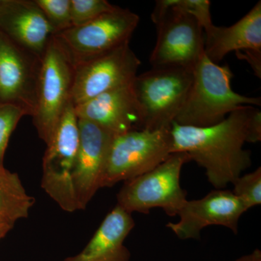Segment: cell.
<instances>
[{
	"label": "cell",
	"mask_w": 261,
	"mask_h": 261,
	"mask_svg": "<svg viewBox=\"0 0 261 261\" xmlns=\"http://www.w3.org/2000/svg\"><path fill=\"white\" fill-rule=\"evenodd\" d=\"M261 140V112L258 108H255L249 122L247 142L256 143Z\"/></svg>",
	"instance_id": "24"
},
{
	"label": "cell",
	"mask_w": 261,
	"mask_h": 261,
	"mask_svg": "<svg viewBox=\"0 0 261 261\" xmlns=\"http://www.w3.org/2000/svg\"><path fill=\"white\" fill-rule=\"evenodd\" d=\"M132 83L75 106L79 119L93 122L114 136L143 129L142 112Z\"/></svg>",
	"instance_id": "14"
},
{
	"label": "cell",
	"mask_w": 261,
	"mask_h": 261,
	"mask_svg": "<svg viewBox=\"0 0 261 261\" xmlns=\"http://www.w3.org/2000/svg\"><path fill=\"white\" fill-rule=\"evenodd\" d=\"M24 116L27 115L23 110L17 106L0 102V168L4 167L3 161L10 136Z\"/></svg>",
	"instance_id": "22"
},
{
	"label": "cell",
	"mask_w": 261,
	"mask_h": 261,
	"mask_svg": "<svg viewBox=\"0 0 261 261\" xmlns=\"http://www.w3.org/2000/svg\"><path fill=\"white\" fill-rule=\"evenodd\" d=\"M35 1L44 13L55 35L73 27L70 16V0Z\"/></svg>",
	"instance_id": "19"
},
{
	"label": "cell",
	"mask_w": 261,
	"mask_h": 261,
	"mask_svg": "<svg viewBox=\"0 0 261 261\" xmlns=\"http://www.w3.org/2000/svg\"><path fill=\"white\" fill-rule=\"evenodd\" d=\"M0 33L41 58L55 35L35 0H2Z\"/></svg>",
	"instance_id": "15"
},
{
	"label": "cell",
	"mask_w": 261,
	"mask_h": 261,
	"mask_svg": "<svg viewBox=\"0 0 261 261\" xmlns=\"http://www.w3.org/2000/svg\"><path fill=\"white\" fill-rule=\"evenodd\" d=\"M80 140L73 183L78 210H84L101 188L114 135L93 122L79 119Z\"/></svg>",
	"instance_id": "13"
},
{
	"label": "cell",
	"mask_w": 261,
	"mask_h": 261,
	"mask_svg": "<svg viewBox=\"0 0 261 261\" xmlns=\"http://www.w3.org/2000/svg\"><path fill=\"white\" fill-rule=\"evenodd\" d=\"M2 3V0H0V3Z\"/></svg>",
	"instance_id": "28"
},
{
	"label": "cell",
	"mask_w": 261,
	"mask_h": 261,
	"mask_svg": "<svg viewBox=\"0 0 261 261\" xmlns=\"http://www.w3.org/2000/svg\"><path fill=\"white\" fill-rule=\"evenodd\" d=\"M247 210L230 190H216L199 200H187L178 213L179 221L168 223L181 240L200 238V232L209 226H222L238 232L239 220Z\"/></svg>",
	"instance_id": "12"
},
{
	"label": "cell",
	"mask_w": 261,
	"mask_h": 261,
	"mask_svg": "<svg viewBox=\"0 0 261 261\" xmlns=\"http://www.w3.org/2000/svg\"><path fill=\"white\" fill-rule=\"evenodd\" d=\"M234 261H261V252L258 249L248 255H244Z\"/></svg>",
	"instance_id": "27"
},
{
	"label": "cell",
	"mask_w": 261,
	"mask_h": 261,
	"mask_svg": "<svg viewBox=\"0 0 261 261\" xmlns=\"http://www.w3.org/2000/svg\"><path fill=\"white\" fill-rule=\"evenodd\" d=\"M35 200L24 188L16 173L0 168V216L15 223L27 219Z\"/></svg>",
	"instance_id": "18"
},
{
	"label": "cell",
	"mask_w": 261,
	"mask_h": 261,
	"mask_svg": "<svg viewBox=\"0 0 261 261\" xmlns=\"http://www.w3.org/2000/svg\"><path fill=\"white\" fill-rule=\"evenodd\" d=\"M188 161L187 154L174 152L148 172L124 181L117 195V205L130 214H148L151 209L159 207L168 216H177L187 200L180 175Z\"/></svg>",
	"instance_id": "5"
},
{
	"label": "cell",
	"mask_w": 261,
	"mask_h": 261,
	"mask_svg": "<svg viewBox=\"0 0 261 261\" xmlns=\"http://www.w3.org/2000/svg\"><path fill=\"white\" fill-rule=\"evenodd\" d=\"M240 59H244L251 65L255 75L260 79L261 77V51H244L238 53Z\"/></svg>",
	"instance_id": "25"
},
{
	"label": "cell",
	"mask_w": 261,
	"mask_h": 261,
	"mask_svg": "<svg viewBox=\"0 0 261 261\" xmlns=\"http://www.w3.org/2000/svg\"><path fill=\"white\" fill-rule=\"evenodd\" d=\"M42 58L0 33V102L33 116L37 108Z\"/></svg>",
	"instance_id": "10"
},
{
	"label": "cell",
	"mask_w": 261,
	"mask_h": 261,
	"mask_svg": "<svg viewBox=\"0 0 261 261\" xmlns=\"http://www.w3.org/2000/svg\"><path fill=\"white\" fill-rule=\"evenodd\" d=\"M135 226L132 214L116 205L80 253L64 261H129L125 240Z\"/></svg>",
	"instance_id": "17"
},
{
	"label": "cell",
	"mask_w": 261,
	"mask_h": 261,
	"mask_svg": "<svg viewBox=\"0 0 261 261\" xmlns=\"http://www.w3.org/2000/svg\"><path fill=\"white\" fill-rule=\"evenodd\" d=\"M233 73L228 65H219L205 53L193 67L191 87L174 123L207 127L222 121L245 106L260 107V97H247L231 88Z\"/></svg>",
	"instance_id": "2"
},
{
	"label": "cell",
	"mask_w": 261,
	"mask_h": 261,
	"mask_svg": "<svg viewBox=\"0 0 261 261\" xmlns=\"http://www.w3.org/2000/svg\"><path fill=\"white\" fill-rule=\"evenodd\" d=\"M80 140L78 124L71 120H62L43 157V190L63 211L69 213L78 211L73 176Z\"/></svg>",
	"instance_id": "9"
},
{
	"label": "cell",
	"mask_w": 261,
	"mask_h": 261,
	"mask_svg": "<svg viewBox=\"0 0 261 261\" xmlns=\"http://www.w3.org/2000/svg\"><path fill=\"white\" fill-rule=\"evenodd\" d=\"M255 108L236 110L214 126H181L173 122L172 153L187 154L190 161L205 169L211 185L216 190H224L251 166L250 152L244 149V145Z\"/></svg>",
	"instance_id": "1"
},
{
	"label": "cell",
	"mask_w": 261,
	"mask_h": 261,
	"mask_svg": "<svg viewBox=\"0 0 261 261\" xmlns=\"http://www.w3.org/2000/svg\"><path fill=\"white\" fill-rule=\"evenodd\" d=\"M75 68L53 36L42 58L37 108L33 122L46 145L50 142L65 107L71 101Z\"/></svg>",
	"instance_id": "8"
},
{
	"label": "cell",
	"mask_w": 261,
	"mask_h": 261,
	"mask_svg": "<svg viewBox=\"0 0 261 261\" xmlns=\"http://www.w3.org/2000/svg\"><path fill=\"white\" fill-rule=\"evenodd\" d=\"M233 194L243 202L247 211L261 203V168L240 176L233 183Z\"/></svg>",
	"instance_id": "20"
},
{
	"label": "cell",
	"mask_w": 261,
	"mask_h": 261,
	"mask_svg": "<svg viewBox=\"0 0 261 261\" xmlns=\"http://www.w3.org/2000/svg\"><path fill=\"white\" fill-rule=\"evenodd\" d=\"M170 3L195 17L203 30L213 25L211 3L207 0H169Z\"/></svg>",
	"instance_id": "23"
},
{
	"label": "cell",
	"mask_w": 261,
	"mask_h": 261,
	"mask_svg": "<svg viewBox=\"0 0 261 261\" xmlns=\"http://www.w3.org/2000/svg\"><path fill=\"white\" fill-rule=\"evenodd\" d=\"M15 223L0 216V242L13 229Z\"/></svg>",
	"instance_id": "26"
},
{
	"label": "cell",
	"mask_w": 261,
	"mask_h": 261,
	"mask_svg": "<svg viewBox=\"0 0 261 261\" xmlns=\"http://www.w3.org/2000/svg\"><path fill=\"white\" fill-rule=\"evenodd\" d=\"M139 22L138 15L117 6L89 23L54 37L75 68L129 42Z\"/></svg>",
	"instance_id": "7"
},
{
	"label": "cell",
	"mask_w": 261,
	"mask_h": 261,
	"mask_svg": "<svg viewBox=\"0 0 261 261\" xmlns=\"http://www.w3.org/2000/svg\"><path fill=\"white\" fill-rule=\"evenodd\" d=\"M172 154L170 129L133 130L114 136L101 188L111 187L148 172Z\"/></svg>",
	"instance_id": "6"
},
{
	"label": "cell",
	"mask_w": 261,
	"mask_h": 261,
	"mask_svg": "<svg viewBox=\"0 0 261 261\" xmlns=\"http://www.w3.org/2000/svg\"><path fill=\"white\" fill-rule=\"evenodd\" d=\"M204 32L205 54L216 64L231 51H261V2L231 27L213 24Z\"/></svg>",
	"instance_id": "16"
},
{
	"label": "cell",
	"mask_w": 261,
	"mask_h": 261,
	"mask_svg": "<svg viewBox=\"0 0 261 261\" xmlns=\"http://www.w3.org/2000/svg\"><path fill=\"white\" fill-rule=\"evenodd\" d=\"M140 64L128 42L77 67L70 94L72 102L76 106L132 84Z\"/></svg>",
	"instance_id": "11"
},
{
	"label": "cell",
	"mask_w": 261,
	"mask_h": 261,
	"mask_svg": "<svg viewBox=\"0 0 261 261\" xmlns=\"http://www.w3.org/2000/svg\"><path fill=\"white\" fill-rule=\"evenodd\" d=\"M116 7L106 0H70L72 25L79 27L89 23Z\"/></svg>",
	"instance_id": "21"
},
{
	"label": "cell",
	"mask_w": 261,
	"mask_h": 261,
	"mask_svg": "<svg viewBox=\"0 0 261 261\" xmlns=\"http://www.w3.org/2000/svg\"><path fill=\"white\" fill-rule=\"evenodd\" d=\"M193 68L152 67L132 83L143 129H170L191 87Z\"/></svg>",
	"instance_id": "3"
},
{
	"label": "cell",
	"mask_w": 261,
	"mask_h": 261,
	"mask_svg": "<svg viewBox=\"0 0 261 261\" xmlns=\"http://www.w3.org/2000/svg\"><path fill=\"white\" fill-rule=\"evenodd\" d=\"M151 17L157 29V41L149 58L152 66L193 68L205 53L200 22L169 0L156 1Z\"/></svg>",
	"instance_id": "4"
}]
</instances>
